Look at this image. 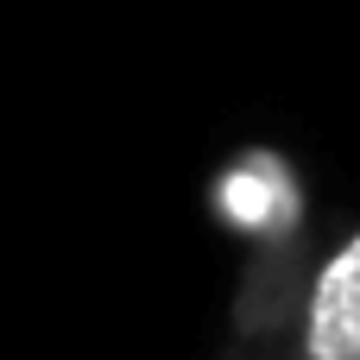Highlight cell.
Wrapping results in <instances>:
<instances>
[{"mask_svg": "<svg viewBox=\"0 0 360 360\" xmlns=\"http://www.w3.org/2000/svg\"><path fill=\"white\" fill-rule=\"evenodd\" d=\"M215 209L247 247V278H240V316L234 335L259 354H278L297 297L310 285V196L304 177L291 171L285 152H234L215 177Z\"/></svg>", "mask_w": 360, "mask_h": 360, "instance_id": "6da1fadb", "label": "cell"}, {"mask_svg": "<svg viewBox=\"0 0 360 360\" xmlns=\"http://www.w3.org/2000/svg\"><path fill=\"white\" fill-rule=\"evenodd\" d=\"M272 360H360V228L310 266L297 316Z\"/></svg>", "mask_w": 360, "mask_h": 360, "instance_id": "7a4b0ae2", "label": "cell"}, {"mask_svg": "<svg viewBox=\"0 0 360 360\" xmlns=\"http://www.w3.org/2000/svg\"><path fill=\"white\" fill-rule=\"evenodd\" d=\"M234 360H272V354H259V348H247V354H234Z\"/></svg>", "mask_w": 360, "mask_h": 360, "instance_id": "3957f363", "label": "cell"}]
</instances>
